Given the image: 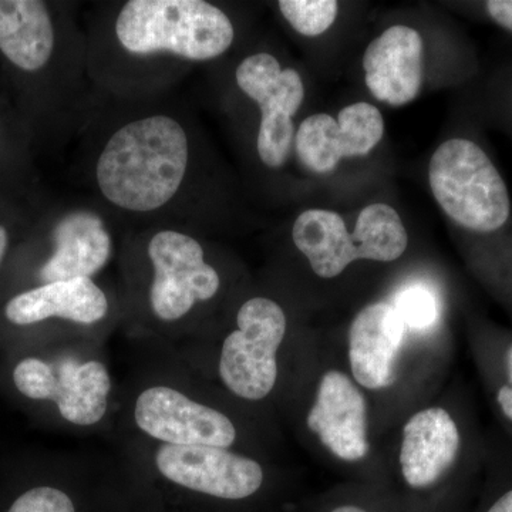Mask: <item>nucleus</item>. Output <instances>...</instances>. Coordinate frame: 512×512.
I'll return each instance as SVG.
<instances>
[{"label":"nucleus","mask_w":512,"mask_h":512,"mask_svg":"<svg viewBox=\"0 0 512 512\" xmlns=\"http://www.w3.org/2000/svg\"><path fill=\"white\" fill-rule=\"evenodd\" d=\"M362 64L367 90L377 101L406 106L423 87V36L412 26H390L367 45Z\"/></svg>","instance_id":"a211bd4d"},{"label":"nucleus","mask_w":512,"mask_h":512,"mask_svg":"<svg viewBox=\"0 0 512 512\" xmlns=\"http://www.w3.org/2000/svg\"><path fill=\"white\" fill-rule=\"evenodd\" d=\"M90 79L106 99L168 96L195 67L234 49L238 26L211 0H119L87 19Z\"/></svg>","instance_id":"f03ea898"},{"label":"nucleus","mask_w":512,"mask_h":512,"mask_svg":"<svg viewBox=\"0 0 512 512\" xmlns=\"http://www.w3.org/2000/svg\"><path fill=\"white\" fill-rule=\"evenodd\" d=\"M291 244L313 278L339 281L357 264L392 265L409 249L402 217L392 205L373 202L350 231L339 212L308 208L292 222Z\"/></svg>","instance_id":"f8f14e48"},{"label":"nucleus","mask_w":512,"mask_h":512,"mask_svg":"<svg viewBox=\"0 0 512 512\" xmlns=\"http://www.w3.org/2000/svg\"><path fill=\"white\" fill-rule=\"evenodd\" d=\"M316 512H406L383 485L345 481L320 497Z\"/></svg>","instance_id":"4be33fe9"},{"label":"nucleus","mask_w":512,"mask_h":512,"mask_svg":"<svg viewBox=\"0 0 512 512\" xmlns=\"http://www.w3.org/2000/svg\"><path fill=\"white\" fill-rule=\"evenodd\" d=\"M406 325L427 336H453L448 325L446 295L426 276L404 278L389 293Z\"/></svg>","instance_id":"aec40b11"},{"label":"nucleus","mask_w":512,"mask_h":512,"mask_svg":"<svg viewBox=\"0 0 512 512\" xmlns=\"http://www.w3.org/2000/svg\"><path fill=\"white\" fill-rule=\"evenodd\" d=\"M382 111L367 101H357L338 117L315 113L296 126L293 153L312 174H332L343 160L369 156L384 136Z\"/></svg>","instance_id":"f3484780"},{"label":"nucleus","mask_w":512,"mask_h":512,"mask_svg":"<svg viewBox=\"0 0 512 512\" xmlns=\"http://www.w3.org/2000/svg\"><path fill=\"white\" fill-rule=\"evenodd\" d=\"M120 264L123 318L154 338L204 342L245 291L207 235L178 225L126 229Z\"/></svg>","instance_id":"7ed1b4c3"},{"label":"nucleus","mask_w":512,"mask_h":512,"mask_svg":"<svg viewBox=\"0 0 512 512\" xmlns=\"http://www.w3.org/2000/svg\"><path fill=\"white\" fill-rule=\"evenodd\" d=\"M18 195L16 188L0 187V275L8 271L16 249L45 208L25 207Z\"/></svg>","instance_id":"5701e85b"},{"label":"nucleus","mask_w":512,"mask_h":512,"mask_svg":"<svg viewBox=\"0 0 512 512\" xmlns=\"http://www.w3.org/2000/svg\"><path fill=\"white\" fill-rule=\"evenodd\" d=\"M82 134L90 198L120 225H178L207 235L220 207V178L187 106L170 94L104 99Z\"/></svg>","instance_id":"f257e3e1"},{"label":"nucleus","mask_w":512,"mask_h":512,"mask_svg":"<svg viewBox=\"0 0 512 512\" xmlns=\"http://www.w3.org/2000/svg\"><path fill=\"white\" fill-rule=\"evenodd\" d=\"M151 443L148 466L158 477L180 490L212 500L241 503L265 490L274 478L272 458L207 446Z\"/></svg>","instance_id":"2eb2a0df"},{"label":"nucleus","mask_w":512,"mask_h":512,"mask_svg":"<svg viewBox=\"0 0 512 512\" xmlns=\"http://www.w3.org/2000/svg\"><path fill=\"white\" fill-rule=\"evenodd\" d=\"M77 10L73 2L0 0V72L30 143L83 133L106 99L90 79Z\"/></svg>","instance_id":"20e7f679"},{"label":"nucleus","mask_w":512,"mask_h":512,"mask_svg":"<svg viewBox=\"0 0 512 512\" xmlns=\"http://www.w3.org/2000/svg\"><path fill=\"white\" fill-rule=\"evenodd\" d=\"M2 318L10 328H46L66 338H96L123 318V306L97 279H73L12 293L3 303Z\"/></svg>","instance_id":"dca6fc26"},{"label":"nucleus","mask_w":512,"mask_h":512,"mask_svg":"<svg viewBox=\"0 0 512 512\" xmlns=\"http://www.w3.org/2000/svg\"><path fill=\"white\" fill-rule=\"evenodd\" d=\"M232 76L239 96L245 97L258 114L256 160L266 170H282L293 154L295 117L306 97L301 73L285 66L275 53L256 50L239 60Z\"/></svg>","instance_id":"4468645a"},{"label":"nucleus","mask_w":512,"mask_h":512,"mask_svg":"<svg viewBox=\"0 0 512 512\" xmlns=\"http://www.w3.org/2000/svg\"><path fill=\"white\" fill-rule=\"evenodd\" d=\"M92 345V338H73L67 349L20 357L10 373L13 387L23 399L52 407L67 426L99 427L113 406V377L87 349Z\"/></svg>","instance_id":"ddd939ff"},{"label":"nucleus","mask_w":512,"mask_h":512,"mask_svg":"<svg viewBox=\"0 0 512 512\" xmlns=\"http://www.w3.org/2000/svg\"><path fill=\"white\" fill-rule=\"evenodd\" d=\"M276 8L286 25L303 37L328 32L339 15L336 0H279Z\"/></svg>","instance_id":"b1692460"},{"label":"nucleus","mask_w":512,"mask_h":512,"mask_svg":"<svg viewBox=\"0 0 512 512\" xmlns=\"http://www.w3.org/2000/svg\"><path fill=\"white\" fill-rule=\"evenodd\" d=\"M487 504L481 512H512V443L495 427L485 436L483 468Z\"/></svg>","instance_id":"412c9836"},{"label":"nucleus","mask_w":512,"mask_h":512,"mask_svg":"<svg viewBox=\"0 0 512 512\" xmlns=\"http://www.w3.org/2000/svg\"><path fill=\"white\" fill-rule=\"evenodd\" d=\"M480 9L485 19L512 36V0H487Z\"/></svg>","instance_id":"a878e982"},{"label":"nucleus","mask_w":512,"mask_h":512,"mask_svg":"<svg viewBox=\"0 0 512 512\" xmlns=\"http://www.w3.org/2000/svg\"><path fill=\"white\" fill-rule=\"evenodd\" d=\"M434 200L467 239L468 256L494 261L512 252V201L508 185L480 141L456 136L430 158Z\"/></svg>","instance_id":"1a4fd4ad"},{"label":"nucleus","mask_w":512,"mask_h":512,"mask_svg":"<svg viewBox=\"0 0 512 512\" xmlns=\"http://www.w3.org/2000/svg\"><path fill=\"white\" fill-rule=\"evenodd\" d=\"M494 106L498 116L503 117L505 124L512 131V72L508 74L507 79L495 86Z\"/></svg>","instance_id":"bb28decb"},{"label":"nucleus","mask_w":512,"mask_h":512,"mask_svg":"<svg viewBox=\"0 0 512 512\" xmlns=\"http://www.w3.org/2000/svg\"><path fill=\"white\" fill-rule=\"evenodd\" d=\"M278 414L319 464L345 481L384 487L369 397L350 376L330 333L306 332Z\"/></svg>","instance_id":"39448f33"},{"label":"nucleus","mask_w":512,"mask_h":512,"mask_svg":"<svg viewBox=\"0 0 512 512\" xmlns=\"http://www.w3.org/2000/svg\"><path fill=\"white\" fill-rule=\"evenodd\" d=\"M485 436L466 389L450 384L380 440L384 488L406 512H434L483 476Z\"/></svg>","instance_id":"423d86ee"},{"label":"nucleus","mask_w":512,"mask_h":512,"mask_svg":"<svg viewBox=\"0 0 512 512\" xmlns=\"http://www.w3.org/2000/svg\"><path fill=\"white\" fill-rule=\"evenodd\" d=\"M346 369L369 397L377 440L446 387L453 336L406 325L389 296L360 306L342 332L330 333Z\"/></svg>","instance_id":"0eeeda50"},{"label":"nucleus","mask_w":512,"mask_h":512,"mask_svg":"<svg viewBox=\"0 0 512 512\" xmlns=\"http://www.w3.org/2000/svg\"><path fill=\"white\" fill-rule=\"evenodd\" d=\"M6 512H77L72 495L56 484L30 485L13 498Z\"/></svg>","instance_id":"393cba45"},{"label":"nucleus","mask_w":512,"mask_h":512,"mask_svg":"<svg viewBox=\"0 0 512 512\" xmlns=\"http://www.w3.org/2000/svg\"><path fill=\"white\" fill-rule=\"evenodd\" d=\"M308 328L272 292H244L207 348V377L229 399L276 416Z\"/></svg>","instance_id":"6e6552de"},{"label":"nucleus","mask_w":512,"mask_h":512,"mask_svg":"<svg viewBox=\"0 0 512 512\" xmlns=\"http://www.w3.org/2000/svg\"><path fill=\"white\" fill-rule=\"evenodd\" d=\"M466 329L468 352L497 429L512 443V326L470 313Z\"/></svg>","instance_id":"6ab92c4d"},{"label":"nucleus","mask_w":512,"mask_h":512,"mask_svg":"<svg viewBox=\"0 0 512 512\" xmlns=\"http://www.w3.org/2000/svg\"><path fill=\"white\" fill-rule=\"evenodd\" d=\"M119 225L92 198L43 208L10 261L23 272L19 291L96 279L116 256Z\"/></svg>","instance_id":"9b49d317"},{"label":"nucleus","mask_w":512,"mask_h":512,"mask_svg":"<svg viewBox=\"0 0 512 512\" xmlns=\"http://www.w3.org/2000/svg\"><path fill=\"white\" fill-rule=\"evenodd\" d=\"M131 420L144 440L171 446L234 448L269 457L275 440L269 414L248 409L225 394L215 399L174 383L143 387L134 397Z\"/></svg>","instance_id":"9d476101"}]
</instances>
